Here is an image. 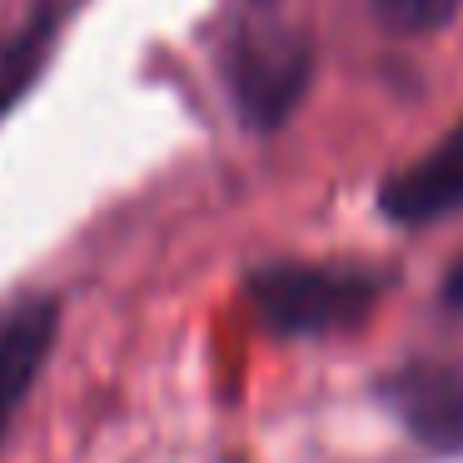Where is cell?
I'll return each instance as SVG.
<instances>
[{
	"label": "cell",
	"mask_w": 463,
	"mask_h": 463,
	"mask_svg": "<svg viewBox=\"0 0 463 463\" xmlns=\"http://www.w3.org/2000/svg\"><path fill=\"white\" fill-rule=\"evenodd\" d=\"M383 274L364 264H304L279 260L260 264L244 279L254 314L279 339H324V334L359 329L383 299Z\"/></svg>",
	"instance_id": "6da1fadb"
},
{
	"label": "cell",
	"mask_w": 463,
	"mask_h": 463,
	"mask_svg": "<svg viewBox=\"0 0 463 463\" xmlns=\"http://www.w3.org/2000/svg\"><path fill=\"white\" fill-rule=\"evenodd\" d=\"M314 80V41L284 21H244L224 45V85H230L234 115L254 135H274L289 125Z\"/></svg>",
	"instance_id": "7a4b0ae2"
},
{
	"label": "cell",
	"mask_w": 463,
	"mask_h": 463,
	"mask_svg": "<svg viewBox=\"0 0 463 463\" xmlns=\"http://www.w3.org/2000/svg\"><path fill=\"white\" fill-rule=\"evenodd\" d=\"M379 399L423 449H463V359H403L379 379Z\"/></svg>",
	"instance_id": "3957f363"
},
{
	"label": "cell",
	"mask_w": 463,
	"mask_h": 463,
	"mask_svg": "<svg viewBox=\"0 0 463 463\" xmlns=\"http://www.w3.org/2000/svg\"><path fill=\"white\" fill-rule=\"evenodd\" d=\"M55 334H61V299L55 294H21V299L0 304V443L31 399L35 379L55 349Z\"/></svg>",
	"instance_id": "277c9868"
},
{
	"label": "cell",
	"mask_w": 463,
	"mask_h": 463,
	"mask_svg": "<svg viewBox=\"0 0 463 463\" xmlns=\"http://www.w3.org/2000/svg\"><path fill=\"white\" fill-rule=\"evenodd\" d=\"M458 210H463V120L429 155H419L413 165H403L399 175H389L379 184V214L389 224H403V230L439 224Z\"/></svg>",
	"instance_id": "5b68a950"
},
{
	"label": "cell",
	"mask_w": 463,
	"mask_h": 463,
	"mask_svg": "<svg viewBox=\"0 0 463 463\" xmlns=\"http://www.w3.org/2000/svg\"><path fill=\"white\" fill-rule=\"evenodd\" d=\"M61 21H65L61 0H31V11H25L11 31H0V115L11 110V105L35 85V75L45 71L51 45H55V35H61Z\"/></svg>",
	"instance_id": "8992f818"
},
{
	"label": "cell",
	"mask_w": 463,
	"mask_h": 463,
	"mask_svg": "<svg viewBox=\"0 0 463 463\" xmlns=\"http://www.w3.org/2000/svg\"><path fill=\"white\" fill-rule=\"evenodd\" d=\"M463 0H369L373 21L393 35H433L453 25Z\"/></svg>",
	"instance_id": "52a82bcc"
},
{
	"label": "cell",
	"mask_w": 463,
	"mask_h": 463,
	"mask_svg": "<svg viewBox=\"0 0 463 463\" xmlns=\"http://www.w3.org/2000/svg\"><path fill=\"white\" fill-rule=\"evenodd\" d=\"M443 304H449V309H463V260L453 264L449 279H443Z\"/></svg>",
	"instance_id": "ba28073f"
},
{
	"label": "cell",
	"mask_w": 463,
	"mask_h": 463,
	"mask_svg": "<svg viewBox=\"0 0 463 463\" xmlns=\"http://www.w3.org/2000/svg\"><path fill=\"white\" fill-rule=\"evenodd\" d=\"M260 5H269V0H260Z\"/></svg>",
	"instance_id": "9c48e42d"
}]
</instances>
